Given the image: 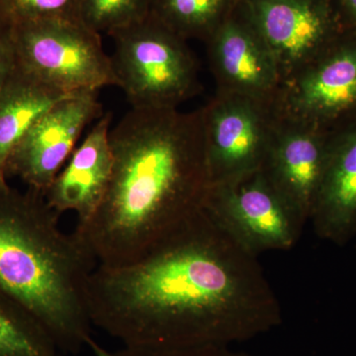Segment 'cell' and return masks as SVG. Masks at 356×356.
Instances as JSON below:
<instances>
[{"label": "cell", "instance_id": "9c48e42d", "mask_svg": "<svg viewBox=\"0 0 356 356\" xmlns=\"http://www.w3.org/2000/svg\"><path fill=\"white\" fill-rule=\"evenodd\" d=\"M278 114L324 130L356 115V33L346 30L330 48L281 84Z\"/></svg>", "mask_w": 356, "mask_h": 356}, {"label": "cell", "instance_id": "2e32d148", "mask_svg": "<svg viewBox=\"0 0 356 356\" xmlns=\"http://www.w3.org/2000/svg\"><path fill=\"white\" fill-rule=\"evenodd\" d=\"M240 0H151L149 15L185 41L206 42Z\"/></svg>", "mask_w": 356, "mask_h": 356}, {"label": "cell", "instance_id": "44dd1931", "mask_svg": "<svg viewBox=\"0 0 356 356\" xmlns=\"http://www.w3.org/2000/svg\"><path fill=\"white\" fill-rule=\"evenodd\" d=\"M14 28L15 22L0 6V92L17 69Z\"/></svg>", "mask_w": 356, "mask_h": 356}, {"label": "cell", "instance_id": "ba28073f", "mask_svg": "<svg viewBox=\"0 0 356 356\" xmlns=\"http://www.w3.org/2000/svg\"><path fill=\"white\" fill-rule=\"evenodd\" d=\"M238 6L270 51L282 83L346 30L334 0H240Z\"/></svg>", "mask_w": 356, "mask_h": 356}, {"label": "cell", "instance_id": "7402d4cb", "mask_svg": "<svg viewBox=\"0 0 356 356\" xmlns=\"http://www.w3.org/2000/svg\"><path fill=\"white\" fill-rule=\"evenodd\" d=\"M344 28L356 33V0H334Z\"/></svg>", "mask_w": 356, "mask_h": 356}, {"label": "cell", "instance_id": "e0dca14e", "mask_svg": "<svg viewBox=\"0 0 356 356\" xmlns=\"http://www.w3.org/2000/svg\"><path fill=\"white\" fill-rule=\"evenodd\" d=\"M0 356H63L24 307L0 291Z\"/></svg>", "mask_w": 356, "mask_h": 356}, {"label": "cell", "instance_id": "6da1fadb", "mask_svg": "<svg viewBox=\"0 0 356 356\" xmlns=\"http://www.w3.org/2000/svg\"><path fill=\"white\" fill-rule=\"evenodd\" d=\"M86 304L92 325L127 346H229L282 323L257 257L204 209L139 261L96 266Z\"/></svg>", "mask_w": 356, "mask_h": 356}, {"label": "cell", "instance_id": "8992f818", "mask_svg": "<svg viewBox=\"0 0 356 356\" xmlns=\"http://www.w3.org/2000/svg\"><path fill=\"white\" fill-rule=\"evenodd\" d=\"M204 210L234 242L255 257L294 247L306 222L261 170L211 185Z\"/></svg>", "mask_w": 356, "mask_h": 356}, {"label": "cell", "instance_id": "5bb4252c", "mask_svg": "<svg viewBox=\"0 0 356 356\" xmlns=\"http://www.w3.org/2000/svg\"><path fill=\"white\" fill-rule=\"evenodd\" d=\"M112 119L107 112L96 121L47 189L44 199L60 216L72 212L76 222L86 221L104 197L113 168Z\"/></svg>", "mask_w": 356, "mask_h": 356}, {"label": "cell", "instance_id": "7c38bea8", "mask_svg": "<svg viewBox=\"0 0 356 356\" xmlns=\"http://www.w3.org/2000/svg\"><path fill=\"white\" fill-rule=\"evenodd\" d=\"M205 43L217 91L275 102L282 84L277 65L240 6Z\"/></svg>", "mask_w": 356, "mask_h": 356}, {"label": "cell", "instance_id": "ffe728a7", "mask_svg": "<svg viewBox=\"0 0 356 356\" xmlns=\"http://www.w3.org/2000/svg\"><path fill=\"white\" fill-rule=\"evenodd\" d=\"M97 356H254L242 351L232 350L229 346H127L120 350H104Z\"/></svg>", "mask_w": 356, "mask_h": 356}, {"label": "cell", "instance_id": "3957f363", "mask_svg": "<svg viewBox=\"0 0 356 356\" xmlns=\"http://www.w3.org/2000/svg\"><path fill=\"white\" fill-rule=\"evenodd\" d=\"M43 194L0 182V291L36 318L64 355L104 348L92 337L86 287L96 261Z\"/></svg>", "mask_w": 356, "mask_h": 356}, {"label": "cell", "instance_id": "d6986e66", "mask_svg": "<svg viewBox=\"0 0 356 356\" xmlns=\"http://www.w3.org/2000/svg\"><path fill=\"white\" fill-rule=\"evenodd\" d=\"M0 6L14 22L41 19L81 20V0H0Z\"/></svg>", "mask_w": 356, "mask_h": 356}, {"label": "cell", "instance_id": "5b68a950", "mask_svg": "<svg viewBox=\"0 0 356 356\" xmlns=\"http://www.w3.org/2000/svg\"><path fill=\"white\" fill-rule=\"evenodd\" d=\"M14 43L21 70L67 95L116 86L100 34L81 20L15 22Z\"/></svg>", "mask_w": 356, "mask_h": 356}, {"label": "cell", "instance_id": "30bf717a", "mask_svg": "<svg viewBox=\"0 0 356 356\" xmlns=\"http://www.w3.org/2000/svg\"><path fill=\"white\" fill-rule=\"evenodd\" d=\"M98 91L74 93L51 107L26 133L7 163V177L46 193L76 149L84 129L102 116Z\"/></svg>", "mask_w": 356, "mask_h": 356}, {"label": "cell", "instance_id": "8fae6325", "mask_svg": "<svg viewBox=\"0 0 356 356\" xmlns=\"http://www.w3.org/2000/svg\"><path fill=\"white\" fill-rule=\"evenodd\" d=\"M331 131L278 117L261 168L305 222L322 179Z\"/></svg>", "mask_w": 356, "mask_h": 356}, {"label": "cell", "instance_id": "52a82bcc", "mask_svg": "<svg viewBox=\"0 0 356 356\" xmlns=\"http://www.w3.org/2000/svg\"><path fill=\"white\" fill-rule=\"evenodd\" d=\"M200 109L211 185L261 170L280 117L275 102L216 91Z\"/></svg>", "mask_w": 356, "mask_h": 356}, {"label": "cell", "instance_id": "ac0fdd59", "mask_svg": "<svg viewBox=\"0 0 356 356\" xmlns=\"http://www.w3.org/2000/svg\"><path fill=\"white\" fill-rule=\"evenodd\" d=\"M151 0H81V20L98 34L112 32L145 19Z\"/></svg>", "mask_w": 356, "mask_h": 356}, {"label": "cell", "instance_id": "9a60e30c", "mask_svg": "<svg viewBox=\"0 0 356 356\" xmlns=\"http://www.w3.org/2000/svg\"><path fill=\"white\" fill-rule=\"evenodd\" d=\"M70 95L17 65L0 92V182L7 181V163L26 133L56 103Z\"/></svg>", "mask_w": 356, "mask_h": 356}, {"label": "cell", "instance_id": "7a4b0ae2", "mask_svg": "<svg viewBox=\"0 0 356 356\" xmlns=\"http://www.w3.org/2000/svg\"><path fill=\"white\" fill-rule=\"evenodd\" d=\"M104 197L74 235L97 266L139 261L204 209L211 184L201 109L132 108L110 131Z\"/></svg>", "mask_w": 356, "mask_h": 356}, {"label": "cell", "instance_id": "277c9868", "mask_svg": "<svg viewBox=\"0 0 356 356\" xmlns=\"http://www.w3.org/2000/svg\"><path fill=\"white\" fill-rule=\"evenodd\" d=\"M116 86L132 108L172 109L200 90L199 65L186 41L153 16L109 34Z\"/></svg>", "mask_w": 356, "mask_h": 356}, {"label": "cell", "instance_id": "4fadbf2b", "mask_svg": "<svg viewBox=\"0 0 356 356\" xmlns=\"http://www.w3.org/2000/svg\"><path fill=\"white\" fill-rule=\"evenodd\" d=\"M310 220L321 238L337 245L356 235V115L331 131Z\"/></svg>", "mask_w": 356, "mask_h": 356}]
</instances>
